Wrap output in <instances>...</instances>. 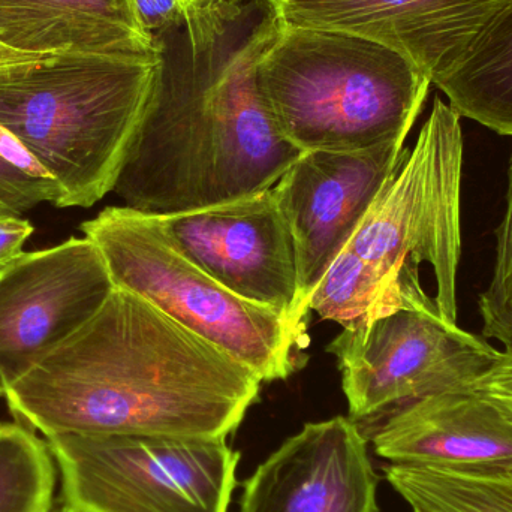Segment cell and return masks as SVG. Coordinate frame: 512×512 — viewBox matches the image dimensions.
I'll use <instances>...</instances> for the list:
<instances>
[{"instance_id":"6da1fadb","label":"cell","mask_w":512,"mask_h":512,"mask_svg":"<svg viewBox=\"0 0 512 512\" xmlns=\"http://www.w3.org/2000/svg\"><path fill=\"white\" fill-rule=\"evenodd\" d=\"M259 5L231 0L155 38L161 78L113 188L128 209L164 218L230 203L273 188L301 155L256 81L280 24Z\"/></svg>"},{"instance_id":"7a4b0ae2","label":"cell","mask_w":512,"mask_h":512,"mask_svg":"<svg viewBox=\"0 0 512 512\" xmlns=\"http://www.w3.org/2000/svg\"><path fill=\"white\" fill-rule=\"evenodd\" d=\"M261 379L132 292L102 309L6 388L15 420L53 435L227 439Z\"/></svg>"},{"instance_id":"3957f363","label":"cell","mask_w":512,"mask_h":512,"mask_svg":"<svg viewBox=\"0 0 512 512\" xmlns=\"http://www.w3.org/2000/svg\"><path fill=\"white\" fill-rule=\"evenodd\" d=\"M256 81L280 134L301 153L405 143L432 86L412 60L378 42L282 23Z\"/></svg>"},{"instance_id":"277c9868","label":"cell","mask_w":512,"mask_h":512,"mask_svg":"<svg viewBox=\"0 0 512 512\" xmlns=\"http://www.w3.org/2000/svg\"><path fill=\"white\" fill-rule=\"evenodd\" d=\"M161 71L162 57L93 54L0 71V126L60 186V209L113 192Z\"/></svg>"},{"instance_id":"5b68a950","label":"cell","mask_w":512,"mask_h":512,"mask_svg":"<svg viewBox=\"0 0 512 512\" xmlns=\"http://www.w3.org/2000/svg\"><path fill=\"white\" fill-rule=\"evenodd\" d=\"M81 231L101 251L116 288L149 301L261 382L282 381L306 363L307 325L222 286L174 248L153 216L107 207Z\"/></svg>"},{"instance_id":"8992f818","label":"cell","mask_w":512,"mask_h":512,"mask_svg":"<svg viewBox=\"0 0 512 512\" xmlns=\"http://www.w3.org/2000/svg\"><path fill=\"white\" fill-rule=\"evenodd\" d=\"M63 504L83 512H228L240 454L227 439L53 435Z\"/></svg>"},{"instance_id":"52a82bcc","label":"cell","mask_w":512,"mask_h":512,"mask_svg":"<svg viewBox=\"0 0 512 512\" xmlns=\"http://www.w3.org/2000/svg\"><path fill=\"white\" fill-rule=\"evenodd\" d=\"M337 358L355 423L436 394L469 391L501 351L442 315L426 292L370 321L343 328Z\"/></svg>"},{"instance_id":"ba28073f","label":"cell","mask_w":512,"mask_h":512,"mask_svg":"<svg viewBox=\"0 0 512 512\" xmlns=\"http://www.w3.org/2000/svg\"><path fill=\"white\" fill-rule=\"evenodd\" d=\"M114 286L92 240L18 256L0 273V390L86 325Z\"/></svg>"},{"instance_id":"9c48e42d","label":"cell","mask_w":512,"mask_h":512,"mask_svg":"<svg viewBox=\"0 0 512 512\" xmlns=\"http://www.w3.org/2000/svg\"><path fill=\"white\" fill-rule=\"evenodd\" d=\"M156 219L174 248L222 286L306 325L294 237L271 189Z\"/></svg>"},{"instance_id":"30bf717a","label":"cell","mask_w":512,"mask_h":512,"mask_svg":"<svg viewBox=\"0 0 512 512\" xmlns=\"http://www.w3.org/2000/svg\"><path fill=\"white\" fill-rule=\"evenodd\" d=\"M405 143L360 152H303L271 188L294 237L303 309L331 262L409 155Z\"/></svg>"},{"instance_id":"8fae6325","label":"cell","mask_w":512,"mask_h":512,"mask_svg":"<svg viewBox=\"0 0 512 512\" xmlns=\"http://www.w3.org/2000/svg\"><path fill=\"white\" fill-rule=\"evenodd\" d=\"M242 512H381L358 423L334 417L306 424L246 481Z\"/></svg>"},{"instance_id":"7c38bea8","label":"cell","mask_w":512,"mask_h":512,"mask_svg":"<svg viewBox=\"0 0 512 512\" xmlns=\"http://www.w3.org/2000/svg\"><path fill=\"white\" fill-rule=\"evenodd\" d=\"M285 26L339 30L385 45L430 81L463 56L502 0H268Z\"/></svg>"},{"instance_id":"4fadbf2b","label":"cell","mask_w":512,"mask_h":512,"mask_svg":"<svg viewBox=\"0 0 512 512\" xmlns=\"http://www.w3.org/2000/svg\"><path fill=\"white\" fill-rule=\"evenodd\" d=\"M372 442L391 465L512 471V412L471 390L436 394L385 415Z\"/></svg>"},{"instance_id":"5bb4252c","label":"cell","mask_w":512,"mask_h":512,"mask_svg":"<svg viewBox=\"0 0 512 512\" xmlns=\"http://www.w3.org/2000/svg\"><path fill=\"white\" fill-rule=\"evenodd\" d=\"M0 41L29 53L161 59L129 0H0Z\"/></svg>"},{"instance_id":"9a60e30c","label":"cell","mask_w":512,"mask_h":512,"mask_svg":"<svg viewBox=\"0 0 512 512\" xmlns=\"http://www.w3.org/2000/svg\"><path fill=\"white\" fill-rule=\"evenodd\" d=\"M450 107L512 137V0H502L463 56L433 83Z\"/></svg>"},{"instance_id":"2e32d148","label":"cell","mask_w":512,"mask_h":512,"mask_svg":"<svg viewBox=\"0 0 512 512\" xmlns=\"http://www.w3.org/2000/svg\"><path fill=\"white\" fill-rule=\"evenodd\" d=\"M384 474L414 512H512V471L390 465Z\"/></svg>"},{"instance_id":"e0dca14e","label":"cell","mask_w":512,"mask_h":512,"mask_svg":"<svg viewBox=\"0 0 512 512\" xmlns=\"http://www.w3.org/2000/svg\"><path fill=\"white\" fill-rule=\"evenodd\" d=\"M423 292L421 285L405 292L390 291L366 262L345 248L325 271L307 307L324 321L348 328L411 303Z\"/></svg>"},{"instance_id":"ac0fdd59","label":"cell","mask_w":512,"mask_h":512,"mask_svg":"<svg viewBox=\"0 0 512 512\" xmlns=\"http://www.w3.org/2000/svg\"><path fill=\"white\" fill-rule=\"evenodd\" d=\"M57 465L47 441L20 421L0 423V512H51Z\"/></svg>"},{"instance_id":"d6986e66","label":"cell","mask_w":512,"mask_h":512,"mask_svg":"<svg viewBox=\"0 0 512 512\" xmlns=\"http://www.w3.org/2000/svg\"><path fill=\"white\" fill-rule=\"evenodd\" d=\"M63 192L21 146L0 126V215L20 216L42 203L59 207Z\"/></svg>"},{"instance_id":"ffe728a7","label":"cell","mask_w":512,"mask_h":512,"mask_svg":"<svg viewBox=\"0 0 512 512\" xmlns=\"http://www.w3.org/2000/svg\"><path fill=\"white\" fill-rule=\"evenodd\" d=\"M496 259L492 279L478 298L483 318V336L504 345L512 352V156L508 170L507 209L496 230Z\"/></svg>"},{"instance_id":"44dd1931","label":"cell","mask_w":512,"mask_h":512,"mask_svg":"<svg viewBox=\"0 0 512 512\" xmlns=\"http://www.w3.org/2000/svg\"><path fill=\"white\" fill-rule=\"evenodd\" d=\"M141 29L153 39L180 29L188 20V12L180 0H129Z\"/></svg>"},{"instance_id":"7402d4cb","label":"cell","mask_w":512,"mask_h":512,"mask_svg":"<svg viewBox=\"0 0 512 512\" xmlns=\"http://www.w3.org/2000/svg\"><path fill=\"white\" fill-rule=\"evenodd\" d=\"M471 391L512 412V352H501L489 372L474 382Z\"/></svg>"},{"instance_id":"603a6c76","label":"cell","mask_w":512,"mask_h":512,"mask_svg":"<svg viewBox=\"0 0 512 512\" xmlns=\"http://www.w3.org/2000/svg\"><path fill=\"white\" fill-rule=\"evenodd\" d=\"M32 234V224L26 219L0 215V273L18 256L24 254V243Z\"/></svg>"},{"instance_id":"cb8c5ba5","label":"cell","mask_w":512,"mask_h":512,"mask_svg":"<svg viewBox=\"0 0 512 512\" xmlns=\"http://www.w3.org/2000/svg\"><path fill=\"white\" fill-rule=\"evenodd\" d=\"M62 54L29 53V51L17 50L0 41V71L3 69L18 68V66L38 65L57 59Z\"/></svg>"},{"instance_id":"d4e9b609","label":"cell","mask_w":512,"mask_h":512,"mask_svg":"<svg viewBox=\"0 0 512 512\" xmlns=\"http://www.w3.org/2000/svg\"><path fill=\"white\" fill-rule=\"evenodd\" d=\"M185 6L188 15L195 14V12L209 11V9L216 8L222 3L231 2V0H180Z\"/></svg>"},{"instance_id":"484cf974","label":"cell","mask_w":512,"mask_h":512,"mask_svg":"<svg viewBox=\"0 0 512 512\" xmlns=\"http://www.w3.org/2000/svg\"><path fill=\"white\" fill-rule=\"evenodd\" d=\"M51 512H83V511L77 510V508L71 507V505L62 504V505H60L59 510H53Z\"/></svg>"},{"instance_id":"4316f807","label":"cell","mask_w":512,"mask_h":512,"mask_svg":"<svg viewBox=\"0 0 512 512\" xmlns=\"http://www.w3.org/2000/svg\"><path fill=\"white\" fill-rule=\"evenodd\" d=\"M2 396H3V391H2V390H0V397H2Z\"/></svg>"}]
</instances>
